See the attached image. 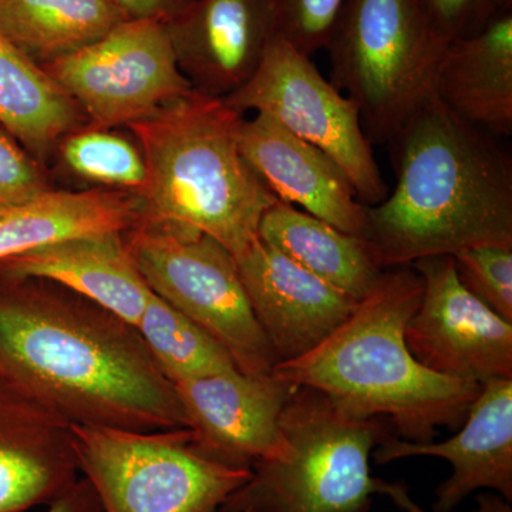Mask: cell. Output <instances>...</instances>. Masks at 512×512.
<instances>
[{
	"instance_id": "obj_24",
	"label": "cell",
	"mask_w": 512,
	"mask_h": 512,
	"mask_svg": "<svg viewBox=\"0 0 512 512\" xmlns=\"http://www.w3.org/2000/svg\"><path fill=\"white\" fill-rule=\"evenodd\" d=\"M136 328L168 382L238 370L220 343L156 293L151 292Z\"/></svg>"
},
{
	"instance_id": "obj_17",
	"label": "cell",
	"mask_w": 512,
	"mask_h": 512,
	"mask_svg": "<svg viewBox=\"0 0 512 512\" xmlns=\"http://www.w3.org/2000/svg\"><path fill=\"white\" fill-rule=\"evenodd\" d=\"M77 476L72 423L0 377V512L53 503Z\"/></svg>"
},
{
	"instance_id": "obj_19",
	"label": "cell",
	"mask_w": 512,
	"mask_h": 512,
	"mask_svg": "<svg viewBox=\"0 0 512 512\" xmlns=\"http://www.w3.org/2000/svg\"><path fill=\"white\" fill-rule=\"evenodd\" d=\"M433 89L460 119L495 137H511L512 12L447 43Z\"/></svg>"
},
{
	"instance_id": "obj_5",
	"label": "cell",
	"mask_w": 512,
	"mask_h": 512,
	"mask_svg": "<svg viewBox=\"0 0 512 512\" xmlns=\"http://www.w3.org/2000/svg\"><path fill=\"white\" fill-rule=\"evenodd\" d=\"M291 444L281 460L261 461L221 508L254 512H370L386 495L404 512H424L406 485L372 476L370 456L389 439L386 420L359 419L325 394L296 386L281 417Z\"/></svg>"
},
{
	"instance_id": "obj_31",
	"label": "cell",
	"mask_w": 512,
	"mask_h": 512,
	"mask_svg": "<svg viewBox=\"0 0 512 512\" xmlns=\"http://www.w3.org/2000/svg\"><path fill=\"white\" fill-rule=\"evenodd\" d=\"M49 505L47 512H103L93 485L84 477Z\"/></svg>"
},
{
	"instance_id": "obj_23",
	"label": "cell",
	"mask_w": 512,
	"mask_h": 512,
	"mask_svg": "<svg viewBox=\"0 0 512 512\" xmlns=\"http://www.w3.org/2000/svg\"><path fill=\"white\" fill-rule=\"evenodd\" d=\"M124 20L111 0H0V33L42 67L92 45Z\"/></svg>"
},
{
	"instance_id": "obj_14",
	"label": "cell",
	"mask_w": 512,
	"mask_h": 512,
	"mask_svg": "<svg viewBox=\"0 0 512 512\" xmlns=\"http://www.w3.org/2000/svg\"><path fill=\"white\" fill-rule=\"evenodd\" d=\"M235 261L252 311L278 363L311 352L355 309V299L259 238Z\"/></svg>"
},
{
	"instance_id": "obj_32",
	"label": "cell",
	"mask_w": 512,
	"mask_h": 512,
	"mask_svg": "<svg viewBox=\"0 0 512 512\" xmlns=\"http://www.w3.org/2000/svg\"><path fill=\"white\" fill-rule=\"evenodd\" d=\"M473 512H512L510 501L500 494L483 493L477 495V508Z\"/></svg>"
},
{
	"instance_id": "obj_18",
	"label": "cell",
	"mask_w": 512,
	"mask_h": 512,
	"mask_svg": "<svg viewBox=\"0 0 512 512\" xmlns=\"http://www.w3.org/2000/svg\"><path fill=\"white\" fill-rule=\"evenodd\" d=\"M0 276L53 282L133 326L151 296L121 232L63 239L12 256L0 262Z\"/></svg>"
},
{
	"instance_id": "obj_30",
	"label": "cell",
	"mask_w": 512,
	"mask_h": 512,
	"mask_svg": "<svg viewBox=\"0 0 512 512\" xmlns=\"http://www.w3.org/2000/svg\"><path fill=\"white\" fill-rule=\"evenodd\" d=\"M127 19L157 20L167 23L191 0H111Z\"/></svg>"
},
{
	"instance_id": "obj_27",
	"label": "cell",
	"mask_w": 512,
	"mask_h": 512,
	"mask_svg": "<svg viewBox=\"0 0 512 512\" xmlns=\"http://www.w3.org/2000/svg\"><path fill=\"white\" fill-rule=\"evenodd\" d=\"M345 0H272L276 35L308 57L325 49Z\"/></svg>"
},
{
	"instance_id": "obj_33",
	"label": "cell",
	"mask_w": 512,
	"mask_h": 512,
	"mask_svg": "<svg viewBox=\"0 0 512 512\" xmlns=\"http://www.w3.org/2000/svg\"><path fill=\"white\" fill-rule=\"evenodd\" d=\"M495 15L503 12H512V0H491Z\"/></svg>"
},
{
	"instance_id": "obj_21",
	"label": "cell",
	"mask_w": 512,
	"mask_h": 512,
	"mask_svg": "<svg viewBox=\"0 0 512 512\" xmlns=\"http://www.w3.org/2000/svg\"><path fill=\"white\" fill-rule=\"evenodd\" d=\"M141 222L136 194L47 191L0 217V262L82 235L126 232Z\"/></svg>"
},
{
	"instance_id": "obj_28",
	"label": "cell",
	"mask_w": 512,
	"mask_h": 512,
	"mask_svg": "<svg viewBox=\"0 0 512 512\" xmlns=\"http://www.w3.org/2000/svg\"><path fill=\"white\" fill-rule=\"evenodd\" d=\"M50 190L35 161L0 127V217Z\"/></svg>"
},
{
	"instance_id": "obj_16",
	"label": "cell",
	"mask_w": 512,
	"mask_h": 512,
	"mask_svg": "<svg viewBox=\"0 0 512 512\" xmlns=\"http://www.w3.org/2000/svg\"><path fill=\"white\" fill-rule=\"evenodd\" d=\"M238 147L279 201L298 205L340 231L365 238L366 205L357 198L348 175L328 154L262 114L241 120Z\"/></svg>"
},
{
	"instance_id": "obj_20",
	"label": "cell",
	"mask_w": 512,
	"mask_h": 512,
	"mask_svg": "<svg viewBox=\"0 0 512 512\" xmlns=\"http://www.w3.org/2000/svg\"><path fill=\"white\" fill-rule=\"evenodd\" d=\"M258 237L279 254L359 302L383 274L365 238L276 201L262 215Z\"/></svg>"
},
{
	"instance_id": "obj_7",
	"label": "cell",
	"mask_w": 512,
	"mask_h": 512,
	"mask_svg": "<svg viewBox=\"0 0 512 512\" xmlns=\"http://www.w3.org/2000/svg\"><path fill=\"white\" fill-rule=\"evenodd\" d=\"M72 434L79 471L103 512H215L252 473L205 457L190 429L72 424Z\"/></svg>"
},
{
	"instance_id": "obj_12",
	"label": "cell",
	"mask_w": 512,
	"mask_h": 512,
	"mask_svg": "<svg viewBox=\"0 0 512 512\" xmlns=\"http://www.w3.org/2000/svg\"><path fill=\"white\" fill-rule=\"evenodd\" d=\"M173 386L192 444L205 457L252 470L261 461L281 460L291 451L281 417L296 386L274 370L259 376L232 370Z\"/></svg>"
},
{
	"instance_id": "obj_9",
	"label": "cell",
	"mask_w": 512,
	"mask_h": 512,
	"mask_svg": "<svg viewBox=\"0 0 512 512\" xmlns=\"http://www.w3.org/2000/svg\"><path fill=\"white\" fill-rule=\"evenodd\" d=\"M222 100L241 116L255 111L275 120L328 154L348 175L366 207L389 194L355 103L320 74L312 57L282 37L272 40L254 77Z\"/></svg>"
},
{
	"instance_id": "obj_22",
	"label": "cell",
	"mask_w": 512,
	"mask_h": 512,
	"mask_svg": "<svg viewBox=\"0 0 512 512\" xmlns=\"http://www.w3.org/2000/svg\"><path fill=\"white\" fill-rule=\"evenodd\" d=\"M82 109L18 47L0 33V127L33 153L45 156L76 131Z\"/></svg>"
},
{
	"instance_id": "obj_8",
	"label": "cell",
	"mask_w": 512,
	"mask_h": 512,
	"mask_svg": "<svg viewBox=\"0 0 512 512\" xmlns=\"http://www.w3.org/2000/svg\"><path fill=\"white\" fill-rule=\"evenodd\" d=\"M126 239L151 292L220 343L239 372L272 373L278 359L252 311L237 261L220 242L151 227L126 232Z\"/></svg>"
},
{
	"instance_id": "obj_2",
	"label": "cell",
	"mask_w": 512,
	"mask_h": 512,
	"mask_svg": "<svg viewBox=\"0 0 512 512\" xmlns=\"http://www.w3.org/2000/svg\"><path fill=\"white\" fill-rule=\"evenodd\" d=\"M396 187L366 207V234L382 268L512 248V157L500 138L467 123L431 93L389 141Z\"/></svg>"
},
{
	"instance_id": "obj_13",
	"label": "cell",
	"mask_w": 512,
	"mask_h": 512,
	"mask_svg": "<svg viewBox=\"0 0 512 512\" xmlns=\"http://www.w3.org/2000/svg\"><path fill=\"white\" fill-rule=\"evenodd\" d=\"M164 26L192 89L217 99L254 77L276 36L272 0H191Z\"/></svg>"
},
{
	"instance_id": "obj_6",
	"label": "cell",
	"mask_w": 512,
	"mask_h": 512,
	"mask_svg": "<svg viewBox=\"0 0 512 512\" xmlns=\"http://www.w3.org/2000/svg\"><path fill=\"white\" fill-rule=\"evenodd\" d=\"M446 46L417 0H345L325 46L330 82L372 143H387L434 92Z\"/></svg>"
},
{
	"instance_id": "obj_11",
	"label": "cell",
	"mask_w": 512,
	"mask_h": 512,
	"mask_svg": "<svg viewBox=\"0 0 512 512\" xmlns=\"http://www.w3.org/2000/svg\"><path fill=\"white\" fill-rule=\"evenodd\" d=\"M412 266L423 295L407 320L404 340L416 360L466 382L512 379V323L461 285L453 256H429Z\"/></svg>"
},
{
	"instance_id": "obj_26",
	"label": "cell",
	"mask_w": 512,
	"mask_h": 512,
	"mask_svg": "<svg viewBox=\"0 0 512 512\" xmlns=\"http://www.w3.org/2000/svg\"><path fill=\"white\" fill-rule=\"evenodd\" d=\"M453 259L461 285L512 323V248L481 245L463 249Z\"/></svg>"
},
{
	"instance_id": "obj_34",
	"label": "cell",
	"mask_w": 512,
	"mask_h": 512,
	"mask_svg": "<svg viewBox=\"0 0 512 512\" xmlns=\"http://www.w3.org/2000/svg\"><path fill=\"white\" fill-rule=\"evenodd\" d=\"M215 512H254L251 510H245V508H241V510H231V508H220V510Z\"/></svg>"
},
{
	"instance_id": "obj_25",
	"label": "cell",
	"mask_w": 512,
	"mask_h": 512,
	"mask_svg": "<svg viewBox=\"0 0 512 512\" xmlns=\"http://www.w3.org/2000/svg\"><path fill=\"white\" fill-rule=\"evenodd\" d=\"M64 163L84 180L138 194L146 184L143 154L107 128L73 131L62 143Z\"/></svg>"
},
{
	"instance_id": "obj_4",
	"label": "cell",
	"mask_w": 512,
	"mask_h": 512,
	"mask_svg": "<svg viewBox=\"0 0 512 512\" xmlns=\"http://www.w3.org/2000/svg\"><path fill=\"white\" fill-rule=\"evenodd\" d=\"M242 119L224 100L192 90L128 126L147 173L138 227L207 235L234 258L254 244L262 215L279 200L239 151Z\"/></svg>"
},
{
	"instance_id": "obj_3",
	"label": "cell",
	"mask_w": 512,
	"mask_h": 512,
	"mask_svg": "<svg viewBox=\"0 0 512 512\" xmlns=\"http://www.w3.org/2000/svg\"><path fill=\"white\" fill-rule=\"evenodd\" d=\"M421 295L423 281L412 265L383 271L328 339L278 363L275 375L318 390L350 416L386 420L412 443H430L441 427L458 429L481 384L434 373L407 348L404 328Z\"/></svg>"
},
{
	"instance_id": "obj_1",
	"label": "cell",
	"mask_w": 512,
	"mask_h": 512,
	"mask_svg": "<svg viewBox=\"0 0 512 512\" xmlns=\"http://www.w3.org/2000/svg\"><path fill=\"white\" fill-rule=\"evenodd\" d=\"M0 377L72 424L188 429L136 326L53 282L0 276Z\"/></svg>"
},
{
	"instance_id": "obj_15",
	"label": "cell",
	"mask_w": 512,
	"mask_h": 512,
	"mask_svg": "<svg viewBox=\"0 0 512 512\" xmlns=\"http://www.w3.org/2000/svg\"><path fill=\"white\" fill-rule=\"evenodd\" d=\"M444 458L453 474L436 490L434 512H453L477 490L512 501V379L481 384L463 427L441 443H412L390 436L375 448L377 464L409 457Z\"/></svg>"
},
{
	"instance_id": "obj_29",
	"label": "cell",
	"mask_w": 512,
	"mask_h": 512,
	"mask_svg": "<svg viewBox=\"0 0 512 512\" xmlns=\"http://www.w3.org/2000/svg\"><path fill=\"white\" fill-rule=\"evenodd\" d=\"M446 43L476 33L494 18L491 0H417Z\"/></svg>"
},
{
	"instance_id": "obj_10",
	"label": "cell",
	"mask_w": 512,
	"mask_h": 512,
	"mask_svg": "<svg viewBox=\"0 0 512 512\" xmlns=\"http://www.w3.org/2000/svg\"><path fill=\"white\" fill-rule=\"evenodd\" d=\"M43 69L99 128L128 127L194 90L157 20H124Z\"/></svg>"
}]
</instances>
